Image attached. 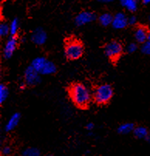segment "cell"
I'll return each instance as SVG.
<instances>
[{"label":"cell","mask_w":150,"mask_h":156,"mask_svg":"<svg viewBox=\"0 0 150 156\" xmlns=\"http://www.w3.org/2000/svg\"><path fill=\"white\" fill-rule=\"evenodd\" d=\"M113 95L114 90L112 85L103 83L95 89L93 94V99L97 105H104L110 102Z\"/></svg>","instance_id":"cell-4"},{"label":"cell","mask_w":150,"mask_h":156,"mask_svg":"<svg viewBox=\"0 0 150 156\" xmlns=\"http://www.w3.org/2000/svg\"><path fill=\"white\" fill-rule=\"evenodd\" d=\"M128 25L131 26H135L137 23V18L135 16H130L128 17Z\"/></svg>","instance_id":"cell-24"},{"label":"cell","mask_w":150,"mask_h":156,"mask_svg":"<svg viewBox=\"0 0 150 156\" xmlns=\"http://www.w3.org/2000/svg\"><path fill=\"white\" fill-rule=\"evenodd\" d=\"M148 33H149V31L144 26H139L137 27L135 30V33H134L135 39L137 43L143 44L145 42L148 41Z\"/></svg>","instance_id":"cell-11"},{"label":"cell","mask_w":150,"mask_h":156,"mask_svg":"<svg viewBox=\"0 0 150 156\" xmlns=\"http://www.w3.org/2000/svg\"><path fill=\"white\" fill-rule=\"evenodd\" d=\"M141 51L145 55H150V41H146L145 43L142 44Z\"/></svg>","instance_id":"cell-21"},{"label":"cell","mask_w":150,"mask_h":156,"mask_svg":"<svg viewBox=\"0 0 150 156\" xmlns=\"http://www.w3.org/2000/svg\"><path fill=\"white\" fill-rule=\"evenodd\" d=\"M46 156H55V155H53V154H47V155H46Z\"/></svg>","instance_id":"cell-30"},{"label":"cell","mask_w":150,"mask_h":156,"mask_svg":"<svg viewBox=\"0 0 150 156\" xmlns=\"http://www.w3.org/2000/svg\"><path fill=\"white\" fill-rule=\"evenodd\" d=\"M9 30H10V36L11 37H15L16 35L17 32L19 30V20L17 18L13 19L12 22L9 24Z\"/></svg>","instance_id":"cell-19"},{"label":"cell","mask_w":150,"mask_h":156,"mask_svg":"<svg viewBox=\"0 0 150 156\" xmlns=\"http://www.w3.org/2000/svg\"><path fill=\"white\" fill-rule=\"evenodd\" d=\"M96 20V15L94 12L85 10L77 14L74 19V23L77 27H82L92 23Z\"/></svg>","instance_id":"cell-7"},{"label":"cell","mask_w":150,"mask_h":156,"mask_svg":"<svg viewBox=\"0 0 150 156\" xmlns=\"http://www.w3.org/2000/svg\"><path fill=\"white\" fill-rule=\"evenodd\" d=\"M18 45V40L16 37H10L7 40L3 47V57L5 59H10L15 53Z\"/></svg>","instance_id":"cell-8"},{"label":"cell","mask_w":150,"mask_h":156,"mask_svg":"<svg viewBox=\"0 0 150 156\" xmlns=\"http://www.w3.org/2000/svg\"><path fill=\"white\" fill-rule=\"evenodd\" d=\"M105 54L112 61H117L123 53L124 48L122 43L118 40H112L104 48Z\"/></svg>","instance_id":"cell-5"},{"label":"cell","mask_w":150,"mask_h":156,"mask_svg":"<svg viewBox=\"0 0 150 156\" xmlns=\"http://www.w3.org/2000/svg\"><path fill=\"white\" fill-rule=\"evenodd\" d=\"M12 153V148L11 147L8 146V145H5V146L2 147V154L4 156H8Z\"/></svg>","instance_id":"cell-23"},{"label":"cell","mask_w":150,"mask_h":156,"mask_svg":"<svg viewBox=\"0 0 150 156\" xmlns=\"http://www.w3.org/2000/svg\"><path fill=\"white\" fill-rule=\"evenodd\" d=\"M148 41H150V31H149V33H148Z\"/></svg>","instance_id":"cell-29"},{"label":"cell","mask_w":150,"mask_h":156,"mask_svg":"<svg viewBox=\"0 0 150 156\" xmlns=\"http://www.w3.org/2000/svg\"><path fill=\"white\" fill-rule=\"evenodd\" d=\"M22 156H40V151L35 147H28L23 150Z\"/></svg>","instance_id":"cell-17"},{"label":"cell","mask_w":150,"mask_h":156,"mask_svg":"<svg viewBox=\"0 0 150 156\" xmlns=\"http://www.w3.org/2000/svg\"><path fill=\"white\" fill-rule=\"evenodd\" d=\"M10 34L9 25L6 23H2L0 24V36L2 37H5Z\"/></svg>","instance_id":"cell-20"},{"label":"cell","mask_w":150,"mask_h":156,"mask_svg":"<svg viewBox=\"0 0 150 156\" xmlns=\"http://www.w3.org/2000/svg\"><path fill=\"white\" fill-rule=\"evenodd\" d=\"M30 66L40 75L54 74L57 70L55 63L44 57H36L33 60Z\"/></svg>","instance_id":"cell-3"},{"label":"cell","mask_w":150,"mask_h":156,"mask_svg":"<svg viewBox=\"0 0 150 156\" xmlns=\"http://www.w3.org/2000/svg\"><path fill=\"white\" fill-rule=\"evenodd\" d=\"M9 94V91L7 86L2 83L0 85V104H2L5 101V100L8 98Z\"/></svg>","instance_id":"cell-18"},{"label":"cell","mask_w":150,"mask_h":156,"mask_svg":"<svg viewBox=\"0 0 150 156\" xmlns=\"http://www.w3.org/2000/svg\"><path fill=\"white\" fill-rule=\"evenodd\" d=\"M121 5L131 12H135L138 9V2L135 0H122Z\"/></svg>","instance_id":"cell-15"},{"label":"cell","mask_w":150,"mask_h":156,"mask_svg":"<svg viewBox=\"0 0 150 156\" xmlns=\"http://www.w3.org/2000/svg\"><path fill=\"white\" fill-rule=\"evenodd\" d=\"M147 141H148V142L150 143V131H149V132H148V137H147Z\"/></svg>","instance_id":"cell-28"},{"label":"cell","mask_w":150,"mask_h":156,"mask_svg":"<svg viewBox=\"0 0 150 156\" xmlns=\"http://www.w3.org/2000/svg\"><path fill=\"white\" fill-rule=\"evenodd\" d=\"M149 23H150V16H149Z\"/></svg>","instance_id":"cell-31"},{"label":"cell","mask_w":150,"mask_h":156,"mask_svg":"<svg viewBox=\"0 0 150 156\" xmlns=\"http://www.w3.org/2000/svg\"><path fill=\"white\" fill-rule=\"evenodd\" d=\"M84 47L83 43L77 39L70 38L67 40L64 47V54L67 60H76L83 56Z\"/></svg>","instance_id":"cell-2"},{"label":"cell","mask_w":150,"mask_h":156,"mask_svg":"<svg viewBox=\"0 0 150 156\" xmlns=\"http://www.w3.org/2000/svg\"><path fill=\"white\" fill-rule=\"evenodd\" d=\"M135 128V125L133 123L127 122V123H123L119 125L118 129H117V131L121 135H128L129 133L133 132Z\"/></svg>","instance_id":"cell-13"},{"label":"cell","mask_w":150,"mask_h":156,"mask_svg":"<svg viewBox=\"0 0 150 156\" xmlns=\"http://www.w3.org/2000/svg\"><path fill=\"white\" fill-rule=\"evenodd\" d=\"M94 128H95V125L93 123H88L86 125V129L88 131H92Z\"/></svg>","instance_id":"cell-25"},{"label":"cell","mask_w":150,"mask_h":156,"mask_svg":"<svg viewBox=\"0 0 150 156\" xmlns=\"http://www.w3.org/2000/svg\"><path fill=\"white\" fill-rule=\"evenodd\" d=\"M20 118H21V115L20 113H18V112L14 113L12 116L10 117L9 121H7L6 125L5 126V131L6 132L12 131L19 125Z\"/></svg>","instance_id":"cell-12"},{"label":"cell","mask_w":150,"mask_h":156,"mask_svg":"<svg viewBox=\"0 0 150 156\" xmlns=\"http://www.w3.org/2000/svg\"><path fill=\"white\" fill-rule=\"evenodd\" d=\"M142 4L144 5H148L150 4V0H143L142 1Z\"/></svg>","instance_id":"cell-27"},{"label":"cell","mask_w":150,"mask_h":156,"mask_svg":"<svg viewBox=\"0 0 150 156\" xmlns=\"http://www.w3.org/2000/svg\"><path fill=\"white\" fill-rule=\"evenodd\" d=\"M26 86H27V83L25 82H21L20 84V90H25Z\"/></svg>","instance_id":"cell-26"},{"label":"cell","mask_w":150,"mask_h":156,"mask_svg":"<svg viewBox=\"0 0 150 156\" xmlns=\"http://www.w3.org/2000/svg\"><path fill=\"white\" fill-rule=\"evenodd\" d=\"M68 95L76 107L85 109L91 101L92 95L90 90L82 83H73L69 87Z\"/></svg>","instance_id":"cell-1"},{"label":"cell","mask_w":150,"mask_h":156,"mask_svg":"<svg viewBox=\"0 0 150 156\" xmlns=\"http://www.w3.org/2000/svg\"><path fill=\"white\" fill-rule=\"evenodd\" d=\"M41 76L40 73H37L32 66L27 67L24 72V82L27 85L30 87H34L41 83Z\"/></svg>","instance_id":"cell-6"},{"label":"cell","mask_w":150,"mask_h":156,"mask_svg":"<svg viewBox=\"0 0 150 156\" xmlns=\"http://www.w3.org/2000/svg\"><path fill=\"white\" fill-rule=\"evenodd\" d=\"M137 49H138V45H137V43H131L128 45V47H127L126 48V50L128 53H135V52L137 50Z\"/></svg>","instance_id":"cell-22"},{"label":"cell","mask_w":150,"mask_h":156,"mask_svg":"<svg viewBox=\"0 0 150 156\" xmlns=\"http://www.w3.org/2000/svg\"><path fill=\"white\" fill-rule=\"evenodd\" d=\"M128 25V17L123 12H118L113 17L112 27L115 30H122Z\"/></svg>","instance_id":"cell-10"},{"label":"cell","mask_w":150,"mask_h":156,"mask_svg":"<svg viewBox=\"0 0 150 156\" xmlns=\"http://www.w3.org/2000/svg\"><path fill=\"white\" fill-rule=\"evenodd\" d=\"M113 17L112 14L109 12H105L102 15L99 16L98 21L100 24L103 27H109V25H112V21H113Z\"/></svg>","instance_id":"cell-16"},{"label":"cell","mask_w":150,"mask_h":156,"mask_svg":"<svg viewBox=\"0 0 150 156\" xmlns=\"http://www.w3.org/2000/svg\"><path fill=\"white\" fill-rule=\"evenodd\" d=\"M30 39H31L32 42L36 45H44L47 40V32L41 27H37L33 31Z\"/></svg>","instance_id":"cell-9"},{"label":"cell","mask_w":150,"mask_h":156,"mask_svg":"<svg viewBox=\"0 0 150 156\" xmlns=\"http://www.w3.org/2000/svg\"><path fill=\"white\" fill-rule=\"evenodd\" d=\"M148 131L147 128L144 126L135 127L133 131V134L135 137L138 139H146L148 135Z\"/></svg>","instance_id":"cell-14"}]
</instances>
